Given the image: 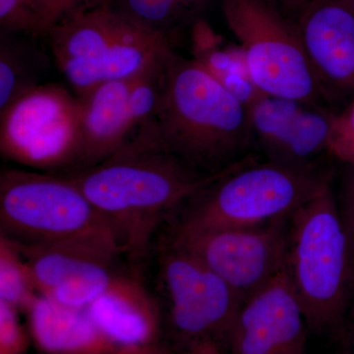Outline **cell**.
I'll list each match as a JSON object with an SVG mask.
<instances>
[{
  "label": "cell",
  "mask_w": 354,
  "mask_h": 354,
  "mask_svg": "<svg viewBox=\"0 0 354 354\" xmlns=\"http://www.w3.org/2000/svg\"><path fill=\"white\" fill-rule=\"evenodd\" d=\"M158 276L171 325L179 335L191 344L228 337L244 301L215 272L165 241Z\"/></svg>",
  "instance_id": "10"
},
{
  "label": "cell",
  "mask_w": 354,
  "mask_h": 354,
  "mask_svg": "<svg viewBox=\"0 0 354 354\" xmlns=\"http://www.w3.org/2000/svg\"><path fill=\"white\" fill-rule=\"evenodd\" d=\"M80 102L64 86L44 83L0 113V152L48 174L75 169L81 150Z\"/></svg>",
  "instance_id": "8"
},
{
  "label": "cell",
  "mask_w": 354,
  "mask_h": 354,
  "mask_svg": "<svg viewBox=\"0 0 354 354\" xmlns=\"http://www.w3.org/2000/svg\"><path fill=\"white\" fill-rule=\"evenodd\" d=\"M136 76L109 81L77 95L80 102L81 150L72 171L100 164L129 143V99Z\"/></svg>",
  "instance_id": "16"
},
{
  "label": "cell",
  "mask_w": 354,
  "mask_h": 354,
  "mask_svg": "<svg viewBox=\"0 0 354 354\" xmlns=\"http://www.w3.org/2000/svg\"><path fill=\"white\" fill-rule=\"evenodd\" d=\"M30 36L6 35L0 37V113L21 97L43 85L50 68V58Z\"/></svg>",
  "instance_id": "18"
},
{
  "label": "cell",
  "mask_w": 354,
  "mask_h": 354,
  "mask_svg": "<svg viewBox=\"0 0 354 354\" xmlns=\"http://www.w3.org/2000/svg\"><path fill=\"white\" fill-rule=\"evenodd\" d=\"M252 134L245 104L194 58L171 50L152 124L128 145L162 151L197 169L218 171Z\"/></svg>",
  "instance_id": "2"
},
{
  "label": "cell",
  "mask_w": 354,
  "mask_h": 354,
  "mask_svg": "<svg viewBox=\"0 0 354 354\" xmlns=\"http://www.w3.org/2000/svg\"><path fill=\"white\" fill-rule=\"evenodd\" d=\"M1 34L34 38V16L29 0H0Z\"/></svg>",
  "instance_id": "23"
},
{
  "label": "cell",
  "mask_w": 354,
  "mask_h": 354,
  "mask_svg": "<svg viewBox=\"0 0 354 354\" xmlns=\"http://www.w3.org/2000/svg\"><path fill=\"white\" fill-rule=\"evenodd\" d=\"M88 311L118 354H147L157 342L160 304L137 277L118 272Z\"/></svg>",
  "instance_id": "15"
},
{
  "label": "cell",
  "mask_w": 354,
  "mask_h": 354,
  "mask_svg": "<svg viewBox=\"0 0 354 354\" xmlns=\"http://www.w3.org/2000/svg\"><path fill=\"white\" fill-rule=\"evenodd\" d=\"M304 313L286 270L250 295L228 335L232 354H306Z\"/></svg>",
  "instance_id": "12"
},
{
  "label": "cell",
  "mask_w": 354,
  "mask_h": 354,
  "mask_svg": "<svg viewBox=\"0 0 354 354\" xmlns=\"http://www.w3.org/2000/svg\"><path fill=\"white\" fill-rule=\"evenodd\" d=\"M310 1H313V0H310Z\"/></svg>",
  "instance_id": "30"
},
{
  "label": "cell",
  "mask_w": 354,
  "mask_h": 354,
  "mask_svg": "<svg viewBox=\"0 0 354 354\" xmlns=\"http://www.w3.org/2000/svg\"><path fill=\"white\" fill-rule=\"evenodd\" d=\"M16 244L39 295L76 308H88L109 288L120 272L118 260L125 254L120 239L111 234L41 245Z\"/></svg>",
  "instance_id": "11"
},
{
  "label": "cell",
  "mask_w": 354,
  "mask_h": 354,
  "mask_svg": "<svg viewBox=\"0 0 354 354\" xmlns=\"http://www.w3.org/2000/svg\"><path fill=\"white\" fill-rule=\"evenodd\" d=\"M125 19L150 31L174 39L181 26L195 15L176 0H104Z\"/></svg>",
  "instance_id": "19"
},
{
  "label": "cell",
  "mask_w": 354,
  "mask_h": 354,
  "mask_svg": "<svg viewBox=\"0 0 354 354\" xmlns=\"http://www.w3.org/2000/svg\"><path fill=\"white\" fill-rule=\"evenodd\" d=\"M34 16L35 39H46L58 23L99 6L104 0H29Z\"/></svg>",
  "instance_id": "21"
},
{
  "label": "cell",
  "mask_w": 354,
  "mask_h": 354,
  "mask_svg": "<svg viewBox=\"0 0 354 354\" xmlns=\"http://www.w3.org/2000/svg\"><path fill=\"white\" fill-rule=\"evenodd\" d=\"M351 335H353V342L354 346V299L353 308H351Z\"/></svg>",
  "instance_id": "29"
},
{
  "label": "cell",
  "mask_w": 354,
  "mask_h": 354,
  "mask_svg": "<svg viewBox=\"0 0 354 354\" xmlns=\"http://www.w3.org/2000/svg\"><path fill=\"white\" fill-rule=\"evenodd\" d=\"M290 221L286 274L307 326L329 330L344 316L354 286L348 234L330 180Z\"/></svg>",
  "instance_id": "3"
},
{
  "label": "cell",
  "mask_w": 354,
  "mask_h": 354,
  "mask_svg": "<svg viewBox=\"0 0 354 354\" xmlns=\"http://www.w3.org/2000/svg\"><path fill=\"white\" fill-rule=\"evenodd\" d=\"M25 313L32 339L46 354H118L88 308L66 306L39 295Z\"/></svg>",
  "instance_id": "17"
},
{
  "label": "cell",
  "mask_w": 354,
  "mask_h": 354,
  "mask_svg": "<svg viewBox=\"0 0 354 354\" xmlns=\"http://www.w3.org/2000/svg\"><path fill=\"white\" fill-rule=\"evenodd\" d=\"M297 27L324 95L354 94V14L335 0H313Z\"/></svg>",
  "instance_id": "14"
},
{
  "label": "cell",
  "mask_w": 354,
  "mask_h": 354,
  "mask_svg": "<svg viewBox=\"0 0 354 354\" xmlns=\"http://www.w3.org/2000/svg\"><path fill=\"white\" fill-rule=\"evenodd\" d=\"M19 310L0 301V354H24L28 337L20 324Z\"/></svg>",
  "instance_id": "24"
},
{
  "label": "cell",
  "mask_w": 354,
  "mask_h": 354,
  "mask_svg": "<svg viewBox=\"0 0 354 354\" xmlns=\"http://www.w3.org/2000/svg\"><path fill=\"white\" fill-rule=\"evenodd\" d=\"M339 211L348 234L349 252L354 272V165H351V171L342 186Z\"/></svg>",
  "instance_id": "25"
},
{
  "label": "cell",
  "mask_w": 354,
  "mask_h": 354,
  "mask_svg": "<svg viewBox=\"0 0 354 354\" xmlns=\"http://www.w3.org/2000/svg\"><path fill=\"white\" fill-rule=\"evenodd\" d=\"M239 167L201 171L171 153L128 145L100 164L62 174L111 221L128 257L139 261L165 221Z\"/></svg>",
  "instance_id": "1"
},
{
  "label": "cell",
  "mask_w": 354,
  "mask_h": 354,
  "mask_svg": "<svg viewBox=\"0 0 354 354\" xmlns=\"http://www.w3.org/2000/svg\"><path fill=\"white\" fill-rule=\"evenodd\" d=\"M228 29L241 44L248 75L262 94L315 106L325 97L297 24L269 0H221Z\"/></svg>",
  "instance_id": "7"
},
{
  "label": "cell",
  "mask_w": 354,
  "mask_h": 354,
  "mask_svg": "<svg viewBox=\"0 0 354 354\" xmlns=\"http://www.w3.org/2000/svg\"><path fill=\"white\" fill-rule=\"evenodd\" d=\"M0 225L2 235L22 245H41L90 234H111L121 241L111 221L74 181L62 174L2 171Z\"/></svg>",
  "instance_id": "6"
},
{
  "label": "cell",
  "mask_w": 354,
  "mask_h": 354,
  "mask_svg": "<svg viewBox=\"0 0 354 354\" xmlns=\"http://www.w3.org/2000/svg\"><path fill=\"white\" fill-rule=\"evenodd\" d=\"M304 165L271 164L239 169L200 192L178 225L188 227H251L288 218L328 181Z\"/></svg>",
  "instance_id": "5"
},
{
  "label": "cell",
  "mask_w": 354,
  "mask_h": 354,
  "mask_svg": "<svg viewBox=\"0 0 354 354\" xmlns=\"http://www.w3.org/2000/svg\"><path fill=\"white\" fill-rule=\"evenodd\" d=\"M183 354H221L216 342L205 341L191 344L189 348Z\"/></svg>",
  "instance_id": "26"
},
{
  "label": "cell",
  "mask_w": 354,
  "mask_h": 354,
  "mask_svg": "<svg viewBox=\"0 0 354 354\" xmlns=\"http://www.w3.org/2000/svg\"><path fill=\"white\" fill-rule=\"evenodd\" d=\"M285 218L251 227H188L176 223L167 241L201 261L243 301L286 270Z\"/></svg>",
  "instance_id": "9"
},
{
  "label": "cell",
  "mask_w": 354,
  "mask_h": 354,
  "mask_svg": "<svg viewBox=\"0 0 354 354\" xmlns=\"http://www.w3.org/2000/svg\"><path fill=\"white\" fill-rule=\"evenodd\" d=\"M179 3L190 10L195 16L201 13L207 6H209L211 0H176Z\"/></svg>",
  "instance_id": "27"
},
{
  "label": "cell",
  "mask_w": 354,
  "mask_h": 354,
  "mask_svg": "<svg viewBox=\"0 0 354 354\" xmlns=\"http://www.w3.org/2000/svg\"><path fill=\"white\" fill-rule=\"evenodd\" d=\"M31 272L15 242L0 236V301L26 312L39 297Z\"/></svg>",
  "instance_id": "20"
},
{
  "label": "cell",
  "mask_w": 354,
  "mask_h": 354,
  "mask_svg": "<svg viewBox=\"0 0 354 354\" xmlns=\"http://www.w3.org/2000/svg\"><path fill=\"white\" fill-rule=\"evenodd\" d=\"M46 39L76 95L138 75L174 48L172 39L125 19L104 1L58 23Z\"/></svg>",
  "instance_id": "4"
},
{
  "label": "cell",
  "mask_w": 354,
  "mask_h": 354,
  "mask_svg": "<svg viewBox=\"0 0 354 354\" xmlns=\"http://www.w3.org/2000/svg\"><path fill=\"white\" fill-rule=\"evenodd\" d=\"M335 1L346 7L351 13L354 14V0H335Z\"/></svg>",
  "instance_id": "28"
},
{
  "label": "cell",
  "mask_w": 354,
  "mask_h": 354,
  "mask_svg": "<svg viewBox=\"0 0 354 354\" xmlns=\"http://www.w3.org/2000/svg\"><path fill=\"white\" fill-rule=\"evenodd\" d=\"M327 151L342 162L354 165V102L342 113L333 114Z\"/></svg>",
  "instance_id": "22"
},
{
  "label": "cell",
  "mask_w": 354,
  "mask_h": 354,
  "mask_svg": "<svg viewBox=\"0 0 354 354\" xmlns=\"http://www.w3.org/2000/svg\"><path fill=\"white\" fill-rule=\"evenodd\" d=\"M314 106L262 93L246 106L253 134L274 162L301 167L328 150L333 114Z\"/></svg>",
  "instance_id": "13"
}]
</instances>
